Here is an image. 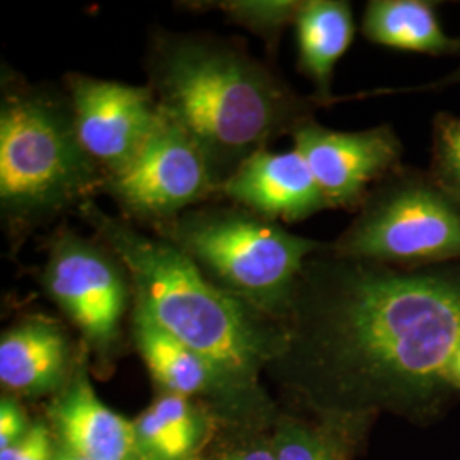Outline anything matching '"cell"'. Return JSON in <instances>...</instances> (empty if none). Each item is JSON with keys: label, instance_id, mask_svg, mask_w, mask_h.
Wrapping results in <instances>:
<instances>
[{"label": "cell", "instance_id": "1", "mask_svg": "<svg viewBox=\"0 0 460 460\" xmlns=\"http://www.w3.org/2000/svg\"><path fill=\"white\" fill-rule=\"evenodd\" d=\"M268 372L315 416L389 412L429 427L460 399L445 367L460 341V261L425 268L314 252Z\"/></svg>", "mask_w": 460, "mask_h": 460}, {"label": "cell", "instance_id": "2", "mask_svg": "<svg viewBox=\"0 0 460 460\" xmlns=\"http://www.w3.org/2000/svg\"><path fill=\"white\" fill-rule=\"evenodd\" d=\"M144 68L159 111L198 148L218 190L319 108L244 43L215 34L155 30Z\"/></svg>", "mask_w": 460, "mask_h": 460}, {"label": "cell", "instance_id": "3", "mask_svg": "<svg viewBox=\"0 0 460 460\" xmlns=\"http://www.w3.org/2000/svg\"><path fill=\"white\" fill-rule=\"evenodd\" d=\"M77 214L127 268L133 307L203 357L244 404H254L260 374L279 353L281 324L215 287L180 249L121 215L102 212L96 201Z\"/></svg>", "mask_w": 460, "mask_h": 460}, {"label": "cell", "instance_id": "4", "mask_svg": "<svg viewBox=\"0 0 460 460\" xmlns=\"http://www.w3.org/2000/svg\"><path fill=\"white\" fill-rule=\"evenodd\" d=\"M106 174L83 147L66 89L2 66L0 217L11 251L34 230L101 195Z\"/></svg>", "mask_w": 460, "mask_h": 460}, {"label": "cell", "instance_id": "5", "mask_svg": "<svg viewBox=\"0 0 460 460\" xmlns=\"http://www.w3.org/2000/svg\"><path fill=\"white\" fill-rule=\"evenodd\" d=\"M203 277L275 323L290 313L307 260L328 241L296 235L234 203H203L154 229Z\"/></svg>", "mask_w": 460, "mask_h": 460}, {"label": "cell", "instance_id": "6", "mask_svg": "<svg viewBox=\"0 0 460 460\" xmlns=\"http://www.w3.org/2000/svg\"><path fill=\"white\" fill-rule=\"evenodd\" d=\"M328 247L346 258L401 268L457 263L460 199L429 171L401 165L368 191Z\"/></svg>", "mask_w": 460, "mask_h": 460}, {"label": "cell", "instance_id": "7", "mask_svg": "<svg viewBox=\"0 0 460 460\" xmlns=\"http://www.w3.org/2000/svg\"><path fill=\"white\" fill-rule=\"evenodd\" d=\"M41 283L47 296L81 331L99 358H110L121 340V323L132 281L127 268L102 241L74 230H57L51 237Z\"/></svg>", "mask_w": 460, "mask_h": 460}, {"label": "cell", "instance_id": "8", "mask_svg": "<svg viewBox=\"0 0 460 460\" xmlns=\"http://www.w3.org/2000/svg\"><path fill=\"white\" fill-rule=\"evenodd\" d=\"M101 193L115 201L123 218L154 230L218 199V186L191 140L159 111L146 144L130 164L106 176Z\"/></svg>", "mask_w": 460, "mask_h": 460}, {"label": "cell", "instance_id": "9", "mask_svg": "<svg viewBox=\"0 0 460 460\" xmlns=\"http://www.w3.org/2000/svg\"><path fill=\"white\" fill-rule=\"evenodd\" d=\"M290 138L292 147L311 167L331 210L357 212L380 180L404 165V146L389 123L341 132L323 127L313 118Z\"/></svg>", "mask_w": 460, "mask_h": 460}, {"label": "cell", "instance_id": "10", "mask_svg": "<svg viewBox=\"0 0 460 460\" xmlns=\"http://www.w3.org/2000/svg\"><path fill=\"white\" fill-rule=\"evenodd\" d=\"M64 89L79 140L102 172L111 176L130 164L159 118L147 84L106 81L72 72L64 77Z\"/></svg>", "mask_w": 460, "mask_h": 460}, {"label": "cell", "instance_id": "11", "mask_svg": "<svg viewBox=\"0 0 460 460\" xmlns=\"http://www.w3.org/2000/svg\"><path fill=\"white\" fill-rule=\"evenodd\" d=\"M218 199L275 222L296 224L331 210L311 167L296 148L263 150L218 190Z\"/></svg>", "mask_w": 460, "mask_h": 460}, {"label": "cell", "instance_id": "12", "mask_svg": "<svg viewBox=\"0 0 460 460\" xmlns=\"http://www.w3.org/2000/svg\"><path fill=\"white\" fill-rule=\"evenodd\" d=\"M49 418L60 444L87 460H140L135 423L110 410L99 399L84 360L49 406Z\"/></svg>", "mask_w": 460, "mask_h": 460}, {"label": "cell", "instance_id": "13", "mask_svg": "<svg viewBox=\"0 0 460 460\" xmlns=\"http://www.w3.org/2000/svg\"><path fill=\"white\" fill-rule=\"evenodd\" d=\"M75 365L66 329L49 319L30 317L2 334L0 382L9 393L28 397L58 394Z\"/></svg>", "mask_w": 460, "mask_h": 460}, {"label": "cell", "instance_id": "14", "mask_svg": "<svg viewBox=\"0 0 460 460\" xmlns=\"http://www.w3.org/2000/svg\"><path fill=\"white\" fill-rule=\"evenodd\" d=\"M132 332L150 376L164 393L190 399L212 397L234 406L244 404L210 363L159 328L137 307H133Z\"/></svg>", "mask_w": 460, "mask_h": 460}, {"label": "cell", "instance_id": "15", "mask_svg": "<svg viewBox=\"0 0 460 460\" xmlns=\"http://www.w3.org/2000/svg\"><path fill=\"white\" fill-rule=\"evenodd\" d=\"M296 66L314 85L319 106L334 104L332 81L341 57L355 38L353 7L346 0H302L294 22Z\"/></svg>", "mask_w": 460, "mask_h": 460}, {"label": "cell", "instance_id": "16", "mask_svg": "<svg viewBox=\"0 0 460 460\" xmlns=\"http://www.w3.org/2000/svg\"><path fill=\"white\" fill-rule=\"evenodd\" d=\"M431 0H370L362 33L374 45L429 57L460 55V38L447 33Z\"/></svg>", "mask_w": 460, "mask_h": 460}, {"label": "cell", "instance_id": "17", "mask_svg": "<svg viewBox=\"0 0 460 460\" xmlns=\"http://www.w3.org/2000/svg\"><path fill=\"white\" fill-rule=\"evenodd\" d=\"M374 416L283 418L271 435L277 460H355Z\"/></svg>", "mask_w": 460, "mask_h": 460}, {"label": "cell", "instance_id": "18", "mask_svg": "<svg viewBox=\"0 0 460 460\" xmlns=\"http://www.w3.org/2000/svg\"><path fill=\"white\" fill-rule=\"evenodd\" d=\"M302 0H218L195 2L193 9L220 11L230 22L260 36L275 51L288 26H294Z\"/></svg>", "mask_w": 460, "mask_h": 460}, {"label": "cell", "instance_id": "19", "mask_svg": "<svg viewBox=\"0 0 460 460\" xmlns=\"http://www.w3.org/2000/svg\"><path fill=\"white\" fill-rule=\"evenodd\" d=\"M150 410L155 412L180 460H195L207 435L205 414L190 397L163 393Z\"/></svg>", "mask_w": 460, "mask_h": 460}, {"label": "cell", "instance_id": "20", "mask_svg": "<svg viewBox=\"0 0 460 460\" xmlns=\"http://www.w3.org/2000/svg\"><path fill=\"white\" fill-rule=\"evenodd\" d=\"M429 174L460 199V116L440 111L431 123Z\"/></svg>", "mask_w": 460, "mask_h": 460}, {"label": "cell", "instance_id": "21", "mask_svg": "<svg viewBox=\"0 0 460 460\" xmlns=\"http://www.w3.org/2000/svg\"><path fill=\"white\" fill-rule=\"evenodd\" d=\"M55 445L47 425L34 423L16 444L0 450V460H53Z\"/></svg>", "mask_w": 460, "mask_h": 460}, {"label": "cell", "instance_id": "22", "mask_svg": "<svg viewBox=\"0 0 460 460\" xmlns=\"http://www.w3.org/2000/svg\"><path fill=\"white\" fill-rule=\"evenodd\" d=\"M205 460H277L271 437H246L218 448Z\"/></svg>", "mask_w": 460, "mask_h": 460}, {"label": "cell", "instance_id": "23", "mask_svg": "<svg viewBox=\"0 0 460 460\" xmlns=\"http://www.w3.org/2000/svg\"><path fill=\"white\" fill-rule=\"evenodd\" d=\"M30 421L16 399L7 395L0 401V450L16 444L28 431Z\"/></svg>", "mask_w": 460, "mask_h": 460}, {"label": "cell", "instance_id": "24", "mask_svg": "<svg viewBox=\"0 0 460 460\" xmlns=\"http://www.w3.org/2000/svg\"><path fill=\"white\" fill-rule=\"evenodd\" d=\"M456 84H460V66L457 70H454L452 74L445 75L438 81L433 83L421 84L416 87H401V89H382V94H404V93H431V91H442L448 89Z\"/></svg>", "mask_w": 460, "mask_h": 460}, {"label": "cell", "instance_id": "25", "mask_svg": "<svg viewBox=\"0 0 460 460\" xmlns=\"http://www.w3.org/2000/svg\"><path fill=\"white\" fill-rule=\"evenodd\" d=\"M445 380L450 385V389L460 395V341L445 367Z\"/></svg>", "mask_w": 460, "mask_h": 460}, {"label": "cell", "instance_id": "26", "mask_svg": "<svg viewBox=\"0 0 460 460\" xmlns=\"http://www.w3.org/2000/svg\"><path fill=\"white\" fill-rule=\"evenodd\" d=\"M53 460H87L84 459L81 454H77L75 450H72V448H68L66 445L57 444V448H55V457Z\"/></svg>", "mask_w": 460, "mask_h": 460}]
</instances>
